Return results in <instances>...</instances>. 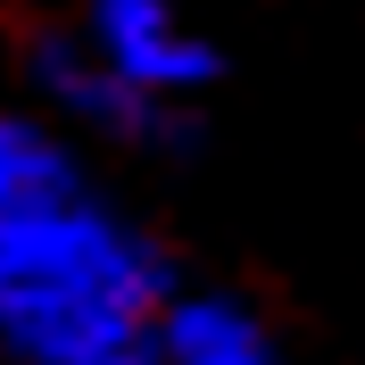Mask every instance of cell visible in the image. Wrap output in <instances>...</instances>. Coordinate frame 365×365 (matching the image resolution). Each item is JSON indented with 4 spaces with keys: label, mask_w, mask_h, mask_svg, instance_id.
<instances>
[{
    "label": "cell",
    "mask_w": 365,
    "mask_h": 365,
    "mask_svg": "<svg viewBox=\"0 0 365 365\" xmlns=\"http://www.w3.org/2000/svg\"><path fill=\"white\" fill-rule=\"evenodd\" d=\"M50 282L58 291H116L141 307H166L182 291L175 257L91 191L0 207V291H50Z\"/></svg>",
    "instance_id": "obj_1"
},
{
    "label": "cell",
    "mask_w": 365,
    "mask_h": 365,
    "mask_svg": "<svg viewBox=\"0 0 365 365\" xmlns=\"http://www.w3.org/2000/svg\"><path fill=\"white\" fill-rule=\"evenodd\" d=\"M9 365H158V307L116 291H0Z\"/></svg>",
    "instance_id": "obj_2"
},
{
    "label": "cell",
    "mask_w": 365,
    "mask_h": 365,
    "mask_svg": "<svg viewBox=\"0 0 365 365\" xmlns=\"http://www.w3.org/2000/svg\"><path fill=\"white\" fill-rule=\"evenodd\" d=\"M25 67H34V91L58 116H83L91 133L125 141V150H182L191 141V116L175 100H158V91H141L133 75H116L91 50V34H42Z\"/></svg>",
    "instance_id": "obj_3"
},
{
    "label": "cell",
    "mask_w": 365,
    "mask_h": 365,
    "mask_svg": "<svg viewBox=\"0 0 365 365\" xmlns=\"http://www.w3.org/2000/svg\"><path fill=\"white\" fill-rule=\"evenodd\" d=\"M83 34H91V50H100L116 75H133L141 91H158L175 108H191V100L225 75V50L182 17V0H91Z\"/></svg>",
    "instance_id": "obj_4"
},
{
    "label": "cell",
    "mask_w": 365,
    "mask_h": 365,
    "mask_svg": "<svg viewBox=\"0 0 365 365\" xmlns=\"http://www.w3.org/2000/svg\"><path fill=\"white\" fill-rule=\"evenodd\" d=\"M158 365H282V349L232 291H175L158 307Z\"/></svg>",
    "instance_id": "obj_5"
},
{
    "label": "cell",
    "mask_w": 365,
    "mask_h": 365,
    "mask_svg": "<svg viewBox=\"0 0 365 365\" xmlns=\"http://www.w3.org/2000/svg\"><path fill=\"white\" fill-rule=\"evenodd\" d=\"M58 191H83V166L67 158V141H50L34 116H0V207L58 200Z\"/></svg>",
    "instance_id": "obj_6"
}]
</instances>
